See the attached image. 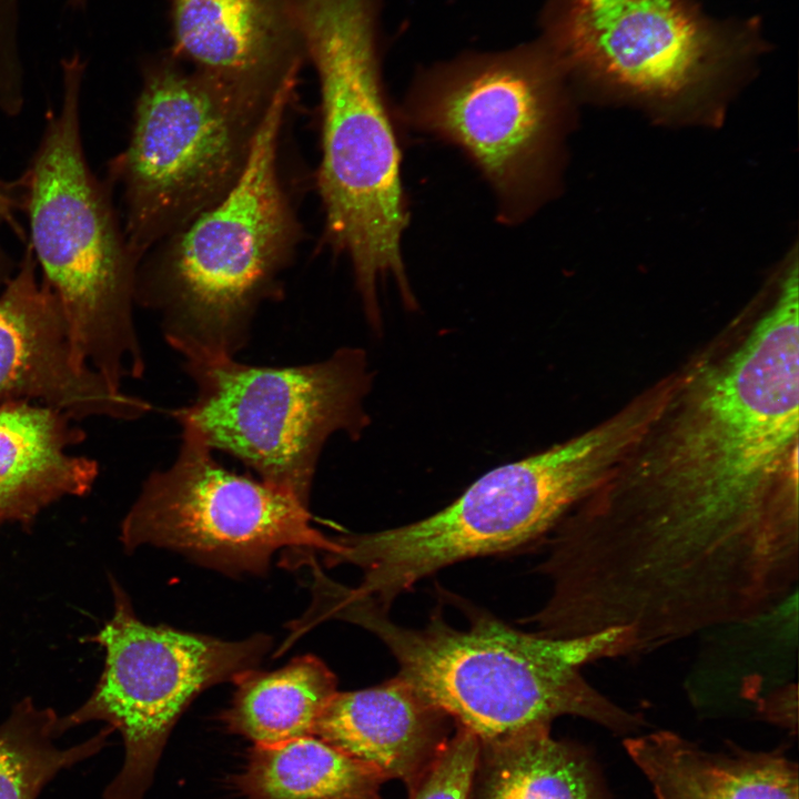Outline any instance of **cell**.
<instances>
[{"instance_id": "2e32d148", "label": "cell", "mask_w": 799, "mask_h": 799, "mask_svg": "<svg viewBox=\"0 0 799 799\" xmlns=\"http://www.w3.org/2000/svg\"><path fill=\"white\" fill-rule=\"evenodd\" d=\"M71 421L28 401L0 405V523L28 525L52 503L90 490L98 464L71 451L83 437Z\"/></svg>"}, {"instance_id": "44dd1931", "label": "cell", "mask_w": 799, "mask_h": 799, "mask_svg": "<svg viewBox=\"0 0 799 799\" xmlns=\"http://www.w3.org/2000/svg\"><path fill=\"white\" fill-rule=\"evenodd\" d=\"M58 719L52 709L39 708L27 698L0 725V799H37L60 770L98 754L113 730L109 727L60 749L53 744Z\"/></svg>"}, {"instance_id": "8992f818", "label": "cell", "mask_w": 799, "mask_h": 799, "mask_svg": "<svg viewBox=\"0 0 799 799\" xmlns=\"http://www.w3.org/2000/svg\"><path fill=\"white\" fill-rule=\"evenodd\" d=\"M85 63L62 61V102L18 181L33 254L61 305L78 356L113 388L145 370L133 318L139 262L109 186L90 170L82 146L80 100Z\"/></svg>"}, {"instance_id": "ac0fdd59", "label": "cell", "mask_w": 799, "mask_h": 799, "mask_svg": "<svg viewBox=\"0 0 799 799\" xmlns=\"http://www.w3.org/2000/svg\"><path fill=\"white\" fill-rule=\"evenodd\" d=\"M481 758L479 799H611L591 757L550 726L481 744Z\"/></svg>"}, {"instance_id": "3957f363", "label": "cell", "mask_w": 799, "mask_h": 799, "mask_svg": "<svg viewBox=\"0 0 799 799\" xmlns=\"http://www.w3.org/2000/svg\"><path fill=\"white\" fill-rule=\"evenodd\" d=\"M384 0H297L296 16L321 98L317 186L326 241L346 256L370 323L391 276L416 305L402 254L409 211L401 146L383 80Z\"/></svg>"}, {"instance_id": "9a60e30c", "label": "cell", "mask_w": 799, "mask_h": 799, "mask_svg": "<svg viewBox=\"0 0 799 799\" xmlns=\"http://www.w3.org/2000/svg\"><path fill=\"white\" fill-rule=\"evenodd\" d=\"M452 718L400 676L381 685L336 692L314 736L376 770L411 793L449 739Z\"/></svg>"}, {"instance_id": "4fadbf2b", "label": "cell", "mask_w": 799, "mask_h": 799, "mask_svg": "<svg viewBox=\"0 0 799 799\" xmlns=\"http://www.w3.org/2000/svg\"><path fill=\"white\" fill-rule=\"evenodd\" d=\"M30 243L0 294V398L42 404L72 419H135L149 402L113 388L77 354L49 284L37 275Z\"/></svg>"}, {"instance_id": "30bf717a", "label": "cell", "mask_w": 799, "mask_h": 799, "mask_svg": "<svg viewBox=\"0 0 799 799\" xmlns=\"http://www.w3.org/2000/svg\"><path fill=\"white\" fill-rule=\"evenodd\" d=\"M538 23L567 77L657 101L704 92L771 48L760 18L711 17L699 0H545Z\"/></svg>"}, {"instance_id": "6da1fadb", "label": "cell", "mask_w": 799, "mask_h": 799, "mask_svg": "<svg viewBox=\"0 0 799 799\" xmlns=\"http://www.w3.org/2000/svg\"><path fill=\"white\" fill-rule=\"evenodd\" d=\"M674 374L653 419L560 522L559 556L606 608L695 629L759 617L799 577V282Z\"/></svg>"}, {"instance_id": "d4e9b609", "label": "cell", "mask_w": 799, "mask_h": 799, "mask_svg": "<svg viewBox=\"0 0 799 799\" xmlns=\"http://www.w3.org/2000/svg\"><path fill=\"white\" fill-rule=\"evenodd\" d=\"M12 186H8L0 182V229L3 224L8 225L18 235H22V229L16 221L13 212L20 206L17 201ZM12 272V261L0 242V284H4Z\"/></svg>"}, {"instance_id": "e0dca14e", "label": "cell", "mask_w": 799, "mask_h": 799, "mask_svg": "<svg viewBox=\"0 0 799 799\" xmlns=\"http://www.w3.org/2000/svg\"><path fill=\"white\" fill-rule=\"evenodd\" d=\"M624 748L655 799H799L798 765L781 749L708 751L670 730L628 737Z\"/></svg>"}, {"instance_id": "5b68a950", "label": "cell", "mask_w": 799, "mask_h": 799, "mask_svg": "<svg viewBox=\"0 0 799 799\" xmlns=\"http://www.w3.org/2000/svg\"><path fill=\"white\" fill-rule=\"evenodd\" d=\"M658 406L657 395L645 391L584 433L489 471L433 515L337 537L330 563L361 568L355 589L390 610L400 595L449 565L542 542L607 479Z\"/></svg>"}, {"instance_id": "603a6c76", "label": "cell", "mask_w": 799, "mask_h": 799, "mask_svg": "<svg viewBox=\"0 0 799 799\" xmlns=\"http://www.w3.org/2000/svg\"><path fill=\"white\" fill-rule=\"evenodd\" d=\"M24 85L20 41V0H0V101Z\"/></svg>"}, {"instance_id": "52a82bcc", "label": "cell", "mask_w": 799, "mask_h": 799, "mask_svg": "<svg viewBox=\"0 0 799 799\" xmlns=\"http://www.w3.org/2000/svg\"><path fill=\"white\" fill-rule=\"evenodd\" d=\"M274 99L220 83L168 49L142 61L130 140L110 166L139 263L231 190Z\"/></svg>"}, {"instance_id": "5bb4252c", "label": "cell", "mask_w": 799, "mask_h": 799, "mask_svg": "<svg viewBox=\"0 0 799 799\" xmlns=\"http://www.w3.org/2000/svg\"><path fill=\"white\" fill-rule=\"evenodd\" d=\"M171 45L191 69L273 100L307 62L292 0H168Z\"/></svg>"}, {"instance_id": "484cf974", "label": "cell", "mask_w": 799, "mask_h": 799, "mask_svg": "<svg viewBox=\"0 0 799 799\" xmlns=\"http://www.w3.org/2000/svg\"><path fill=\"white\" fill-rule=\"evenodd\" d=\"M88 0H69L72 7L79 8L85 4Z\"/></svg>"}, {"instance_id": "7a4b0ae2", "label": "cell", "mask_w": 799, "mask_h": 799, "mask_svg": "<svg viewBox=\"0 0 799 799\" xmlns=\"http://www.w3.org/2000/svg\"><path fill=\"white\" fill-rule=\"evenodd\" d=\"M323 618L374 634L397 661V676L425 699L492 744L552 726L562 716L590 720L613 732H637L644 718L606 697L583 675L587 664L630 655L627 628L554 638L525 633L487 615L466 629L433 615L423 628L394 623L372 597L323 578L315 588Z\"/></svg>"}, {"instance_id": "7402d4cb", "label": "cell", "mask_w": 799, "mask_h": 799, "mask_svg": "<svg viewBox=\"0 0 799 799\" xmlns=\"http://www.w3.org/2000/svg\"><path fill=\"white\" fill-rule=\"evenodd\" d=\"M409 799H468L481 760V742L457 726Z\"/></svg>"}, {"instance_id": "cb8c5ba5", "label": "cell", "mask_w": 799, "mask_h": 799, "mask_svg": "<svg viewBox=\"0 0 799 799\" xmlns=\"http://www.w3.org/2000/svg\"><path fill=\"white\" fill-rule=\"evenodd\" d=\"M760 711L766 719L790 731L797 732V690L791 686L771 695L760 705Z\"/></svg>"}, {"instance_id": "ba28073f", "label": "cell", "mask_w": 799, "mask_h": 799, "mask_svg": "<svg viewBox=\"0 0 799 799\" xmlns=\"http://www.w3.org/2000/svg\"><path fill=\"white\" fill-rule=\"evenodd\" d=\"M194 397L170 411L215 452L240 459L257 478L309 508L330 437L357 439L370 423L364 402L373 374L365 352L341 347L325 360L262 366L236 357L183 361Z\"/></svg>"}, {"instance_id": "9c48e42d", "label": "cell", "mask_w": 799, "mask_h": 799, "mask_svg": "<svg viewBox=\"0 0 799 799\" xmlns=\"http://www.w3.org/2000/svg\"><path fill=\"white\" fill-rule=\"evenodd\" d=\"M566 77L539 38L467 51L419 69L400 114L409 128L463 151L492 188L499 221L516 224L543 189Z\"/></svg>"}, {"instance_id": "8fae6325", "label": "cell", "mask_w": 799, "mask_h": 799, "mask_svg": "<svg viewBox=\"0 0 799 799\" xmlns=\"http://www.w3.org/2000/svg\"><path fill=\"white\" fill-rule=\"evenodd\" d=\"M111 588L113 615L89 638L104 648V669L89 699L58 719L57 734L92 720L119 730L124 762L103 799H144L166 739L190 702L204 689L254 670L271 639L226 641L146 625L114 578Z\"/></svg>"}, {"instance_id": "277c9868", "label": "cell", "mask_w": 799, "mask_h": 799, "mask_svg": "<svg viewBox=\"0 0 799 799\" xmlns=\"http://www.w3.org/2000/svg\"><path fill=\"white\" fill-rule=\"evenodd\" d=\"M295 85L269 108L231 190L140 261L135 303L153 311L183 361L236 357L261 306L277 300L302 227L280 171V140Z\"/></svg>"}, {"instance_id": "ffe728a7", "label": "cell", "mask_w": 799, "mask_h": 799, "mask_svg": "<svg viewBox=\"0 0 799 799\" xmlns=\"http://www.w3.org/2000/svg\"><path fill=\"white\" fill-rule=\"evenodd\" d=\"M235 684L222 721L254 745L314 735L320 716L337 692L335 675L312 655L294 658L275 671H247Z\"/></svg>"}, {"instance_id": "d6986e66", "label": "cell", "mask_w": 799, "mask_h": 799, "mask_svg": "<svg viewBox=\"0 0 799 799\" xmlns=\"http://www.w3.org/2000/svg\"><path fill=\"white\" fill-rule=\"evenodd\" d=\"M376 770L317 736L254 745L235 780L242 799H381Z\"/></svg>"}, {"instance_id": "7c38bea8", "label": "cell", "mask_w": 799, "mask_h": 799, "mask_svg": "<svg viewBox=\"0 0 799 799\" xmlns=\"http://www.w3.org/2000/svg\"><path fill=\"white\" fill-rule=\"evenodd\" d=\"M173 462L152 472L121 525L125 550L169 548L226 574H262L273 553L337 549L311 525L309 509L260 478L224 467L188 425Z\"/></svg>"}]
</instances>
